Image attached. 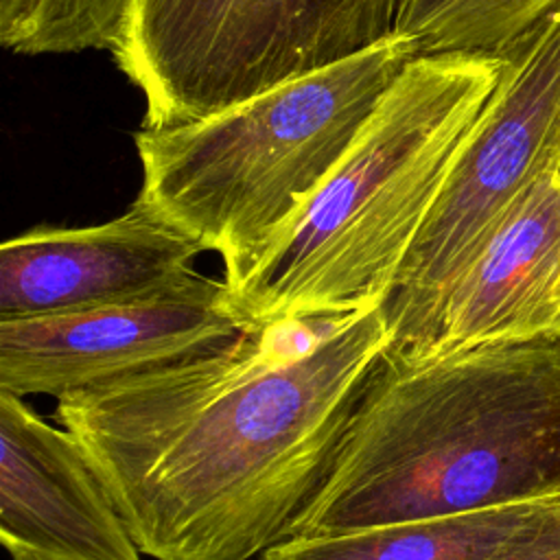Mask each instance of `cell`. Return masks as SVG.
<instances>
[{
    "instance_id": "cell-1",
    "label": "cell",
    "mask_w": 560,
    "mask_h": 560,
    "mask_svg": "<svg viewBox=\"0 0 560 560\" xmlns=\"http://www.w3.org/2000/svg\"><path fill=\"white\" fill-rule=\"evenodd\" d=\"M385 304L245 328L217 348L70 392L55 418L144 556H262L324 483L389 350Z\"/></svg>"
},
{
    "instance_id": "cell-2",
    "label": "cell",
    "mask_w": 560,
    "mask_h": 560,
    "mask_svg": "<svg viewBox=\"0 0 560 560\" xmlns=\"http://www.w3.org/2000/svg\"><path fill=\"white\" fill-rule=\"evenodd\" d=\"M560 499V335L385 352L291 536Z\"/></svg>"
},
{
    "instance_id": "cell-3",
    "label": "cell",
    "mask_w": 560,
    "mask_h": 560,
    "mask_svg": "<svg viewBox=\"0 0 560 560\" xmlns=\"http://www.w3.org/2000/svg\"><path fill=\"white\" fill-rule=\"evenodd\" d=\"M413 57L394 33L206 118L142 125L138 199L221 258L232 306Z\"/></svg>"
},
{
    "instance_id": "cell-4",
    "label": "cell",
    "mask_w": 560,
    "mask_h": 560,
    "mask_svg": "<svg viewBox=\"0 0 560 560\" xmlns=\"http://www.w3.org/2000/svg\"><path fill=\"white\" fill-rule=\"evenodd\" d=\"M505 55H416L289 238L232 302L243 328L385 304Z\"/></svg>"
},
{
    "instance_id": "cell-5",
    "label": "cell",
    "mask_w": 560,
    "mask_h": 560,
    "mask_svg": "<svg viewBox=\"0 0 560 560\" xmlns=\"http://www.w3.org/2000/svg\"><path fill=\"white\" fill-rule=\"evenodd\" d=\"M400 0H129L112 46L144 127L206 118L394 35Z\"/></svg>"
},
{
    "instance_id": "cell-6",
    "label": "cell",
    "mask_w": 560,
    "mask_h": 560,
    "mask_svg": "<svg viewBox=\"0 0 560 560\" xmlns=\"http://www.w3.org/2000/svg\"><path fill=\"white\" fill-rule=\"evenodd\" d=\"M387 300L389 352H416L451 287L547 171L560 164V9L505 52Z\"/></svg>"
},
{
    "instance_id": "cell-7",
    "label": "cell",
    "mask_w": 560,
    "mask_h": 560,
    "mask_svg": "<svg viewBox=\"0 0 560 560\" xmlns=\"http://www.w3.org/2000/svg\"><path fill=\"white\" fill-rule=\"evenodd\" d=\"M243 330L225 282L199 271L127 302L0 319V392L61 398L217 348Z\"/></svg>"
},
{
    "instance_id": "cell-8",
    "label": "cell",
    "mask_w": 560,
    "mask_h": 560,
    "mask_svg": "<svg viewBox=\"0 0 560 560\" xmlns=\"http://www.w3.org/2000/svg\"><path fill=\"white\" fill-rule=\"evenodd\" d=\"M201 243L151 206L85 228H33L0 247V319L57 315L164 291L197 271Z\"/></svg>"
},
{
    "instance_id": "cell-9",
    "label": "cell",
    "mask_w": 560,
    "mask_h": 560,
    "mask_svg": "<svg viewBox=\"0 0 560 560\" xmlns=\"http://www.w3.org/2000/svg\"><path fill=\"white\" fill-rule=\"evenodd\" d=\"M0 540L11 560H142L79 440L0 392Z\"/></svg>"
},
{
    "instance_id": "cell-10",
    "label": "cell",
    "mask_w": 560,
    "mask_h": 560,
    "mask_svg": "<svg viewBox=\"0 0 560 560\" xmlns=\"http://www.w3.org/2000/svg\"><path fill=\"white\" fill-rule=\"evenodd\" d=\"M558 335L560 164L512 206L446 293L422 346L405 357Z\"/></svg>"
},
{
    "instance_id": "cell-11",
    "label": "cell",
    "mask_w": 560,
    "mask_h": 560,
    "mask_svg": "<svg viewBox=\"0 0 560 560\" xmlns=\"http://www.w3.org/2000/svg\"><path fill=\"white\" fill-rule=\"evenodd\" d=\"M556 501L560 499L291 536L267 549L260 560H492Z\"/></svg>"
},
{
    "instance_id": "cell-12",
    "label": "cell",
    "mask_w": 560,
    "mask_h": 560,
    "mask_svg": "<svg viewBox=\"0 0 560 560\" xmlns=\"http://www.w3.org/2000/svg\"><path fill=\"white\" fill-rule=\"evenodd\" d=\"M560 0H400L394 33L416 55H503Z\"/></svg>"
},
{
    "instance_id": "cell-13",
    "label": "cell",
    "mask_w": 560,
    "mask_h": 560,
    "mask_svg": "<svg viewBox=\"0 0 560 560\" xmlns=\"http://www.w3.org/2000/svg\"><path fill=\"white\" fill-rule=\"evenodd\" d=\"M129 0H46L18 52L112 50Z\"/></svg>"
},
{
    "instance_id": "cell-14",
    "label": "cell",
    "mask_w": 560,
    "mask_h": 560,
    "mask_svg": "<svg viewBox=\"0 0 560 560\" xmlns=\"http://www.w3.org/2000/svg\"><path fill=\"white\" fill-rule=\"evenodd\" d=\"M492 560H560V501Z\"/></svg>"
},
{
    "instance_id": "cell-15",
    "label": "cell",
    "mask_w": 560,
    "mask_h": 560,
    "mask_svg": "<svg viewBox=\"0 0 560 560\" xmlns=\"http://www.w3.org/2000/svg\"><path fill=\"white\" fill-rule=\"evenodd\" d=\"M46 0H0V42L18 52Z\"/></svg>"
}]
</instances>
